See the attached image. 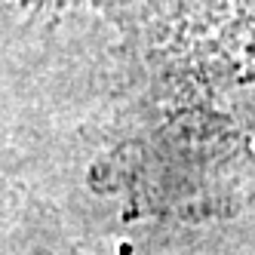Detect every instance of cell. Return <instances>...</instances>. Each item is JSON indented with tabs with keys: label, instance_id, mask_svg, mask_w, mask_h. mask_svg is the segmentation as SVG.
<instances>
[{
	"label": "cell",
	"instance_id": "obj_1",
	"mask_svg": "<svg viewBox=\"0 0 255 255\" xmlns=\"http://www.w3.org/2000/svg\"><path fill=\"white\" fill-rule=\"evenodd\" d=\"M123 37L105 181L144 215L209 218L255 200V0H93Z\"/></svg>",
	"mask_w": 255,
	"mask_h": 255
},
{
	"label": "cell",
	"instance_id": "obj_2",
	"mask_svg": "<svg viewBox=\"0 0 255 255\" xmlns=\"http://www.w3.org/2000/svg\"><path fill=\"white\" fill-rule=\"evenodd\" d=\"M0 255H80L37 212L31 200L0 178Z\"/></svg>",
	"mask_w": 255,
	"mask_h": 255
}]
</instances>
